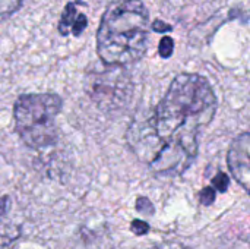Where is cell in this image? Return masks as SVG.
<instances>
[{
	"label": "cell",
	"instance_id": "cell-3",
	"mask_svg": "<svg viewBox=\"0 0 250 249\" xmlns=\"http://www.w3.org/2000/svg\"><path fill=\"white\" fill-rule=\"evenodd\" d=\"M63 100L53 92L22 94L13 104L15 131L31 150H44L57 142L56 117Z\"/></svg>",
	"mask_w": 250,
	"mask_h": 249
},
{
	"label": "cell",
	"instance_id": "cell-1",
	"mask_svg": "<svg viewBox=\"0 0 250 249\" xmlns=\"http://www.w3.org/2000/svg\"><path fill=\"white\" fill-rule=\"evenodd\" d=\"M217 95L199 73H179L151 112L133 117L126 142L135 157L158 176H180L196 160L199 136L214 120Z\"/></svg>",
	"mask_w": 250,
	"mask_h": 249
},
{
	"label": "cell",
	"instance_id": "cell-8",
	"mask_svg": "<svg viewBox=\"0 0 250 249\" xmlns=\"http://www.w3.org/2000/svg\"><path fill=\"white\" fill-rule=\"evenodd\" d=\"M76 249H111V239L101 232L86 229V232H82Z\"/></svg>",
	"mask_w": 250,
	"mask_h": 249
},
{
	"label": "cell",
	"instance_id": "cell-14",
	"mask_svg": "<svg viewBox=\"0 0 250 249\" xmlns=\"http://www.w3.org/2000/svg\"><path fill=\"white\" fill-rule=\"evenodd\" d=\"M151 28H152L155 32H161V34H167L168 31L173 29V26H170L168 23H166V22L161 21V19H155V21L152 22Z\"/></svg>",
	"mask_w": 250,
	"mask_h": 249
},
{
	"label": "cell",
	"instance_id": "cell-11",
	"mask_svg": "<svg viewBox=\"0 0 250 249\" xmlns=\"http://www.w3.org/2000/svg\"><path fill=\"white\" fill-rule=\"evenodd\" d=\"M229 185H230V179L223 172H218L217 176L212 178V188L217 189L218 192H226L229 189Z\"/></svg>",
	"mask_w": 250,
	"mask_h": 249
},
{
	"label": "cell",
	"instance_id": "cell-15",
	"mask_svg": "<svg viewBox=\"0 0 250 249\" xmlns=\"http://www.w3.org/2000/svg\"><path fill=\"white\" fill-rule=\"evenodd\" d=\"M152 249H189L188 247H185V245H182V244H177V242H164V244H161V245H158V247H155V248Z\"/></svg>",
	"mask_w": 250,
	"mask_h": 249
},
{
	"label": "cell",
	"instance_id": "cell-7",
	"mask_svg": "<svg viewBox=\"0 0 250 249\" xmlns=\"http://www.w3.org/2000/svg\"><path fill=\"white\" fill-rule=\"evenodd\" d=\"M12 201L9 197L0 198V247L9 245L21 236V225H16L12 217Z\"/></svg>",
	"mask_w": 250,
	"mask_h": 249
},
{
	"label": "cell",
	"instance_id": "cell-5",
	"mask_svg": "<svg viewBox=\"0 0 250 249\" xmlns=\"http://www.w3.org/2000/svg\"><path fill=\"white\" fill-rule=\"evenodd\" d=\"M250 134L242 132L233 139L227 153V164L233 178L242 185V188L249 192L250 188V163H249Z\"/></svg>",
	"mask_w": 250,
	"mask_h": 249
},
{
	"label": "cell",
	"instance_id": "cell-9",
	"mask_svg": "<svg viewBox=\"0 0 250 249\" xmlns=\"http://www.w3.org/2000/svg\"><path fill=\"white\" fill-rule=\"evenodd\" d=\"M22 6V0H0V22L7 21Z\"/></svg>",
	"mask_w": 250,
	"mask_h": 249
},
{
	"label": "cell",
	"instance_id": "cell-6",
	"mask_svg": "<svg viewBox=\"0 0 250 249\" xmlns=\"http://www.w3.org/2000/svg\"><path fill=\"white\" fill-rule=\"evenodd\" d=\"M78 1H69L66 3L60 21H59V32L60 35L66 37L69 34H73L75 37H81L82 32L88 26V19L83 13H79L76 10Z\"/></svg>",
	"mask_w": 250,
	"mask_h": 249
},
{
	"label": "cell",
	"instance_id": "cell-2",
	"mask_svg": "<svg viewBox=\"0 0 250 249\" xmlns=\"http://www.w3.org/2000/svg\"><path fill=\"white\" fill-rule=\"evenodd\" d=\"M149 13L141 0H116L103 13L97 54L107 66H129L146 53Z\"/></svg>",
	"mask_w": 250,
	"mask_h": 249
},
{
	"label": "cell",
	"instance_id": "cell-4",
	"mask_svg": "<svg viewBox=\"0 0 250 249\" xmlns=\"http://www.w3.org/2000/svg\"><path fill=\"white\" fill-rule=\"evenodd\" d=\"M85 91L100 109H123L130 100L132 82L123 66H110L107 70L89 73L85 79Z\"/></svg>",
	"mask_w": 250,
	"mask_h": 249
},
{
	"label": "cell",
	"instance_id": "cell-13",
	"mask_svg": "<svg viewBox=\"0 0 250 249\" xmlns=\"http://www.w3.org/2000/svg\"><path fill=\"white\" fill-rule=\"evenodd\" d=\"M130 229H132V232H133L135 235L141 236V235L148 233V230H149V225H148V223H145V222H142V220H133V222H132V225H130Z\"/></svg>",
	"mask_w": 250,
	"mask_h": 249
},
{
	"label": "cell",
	"instance_id": "cell-10",
	"mask_svg": "<svg viewBox=\"0 0 250 249\" xmlns=\"http://www.w3.org/2000/svg\"><path fill=\"white\" fill-rule=\"evenodd\" d=\"M173 51H174V41L171 37L166 35L161 38L160 41V45H158V54L160 57L163 59H170L173 56Z\"/></svg>",
	"mask_w": 250,
	"mask_h": 249
},
{
	"label": "cell",
	"instance_id": "cell-12",
	"mask_svg": "<svg viewBox=\"0 0 250 249\" xmlns=\"http://www.w3.org/2000/svg\"><path fill=\"white\" fill-rule=\"evenodd\" d=\"M199 200H201V204H204L207 207L214 204V201H215V189L212 186L204 188L201 191V194H199Z\"/></svg>",
	"mask_w": 250,
	"mask_h": 249
}]
</instances>
